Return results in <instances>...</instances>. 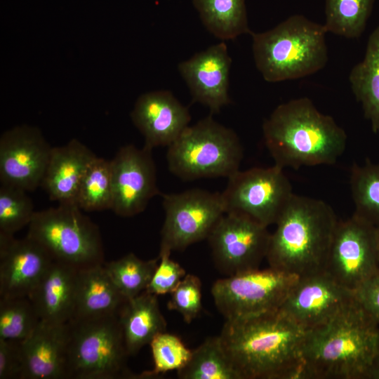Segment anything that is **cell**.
<instances>
[{
    "instance_id": "obj_1",
    "label": "cell",
    "mask_w": 379,
    "mask_h": 379,
    "mask_svg": "<svg viewBox=\"0 0 379 379\" xmlns=\"http://www.w3.org/2000/svg\"><path fill=\"white\" fill-rule=\"evenodd\" d=\"M306 333L278 310L226 319L219 336L241 379H305Z\"/></svg>"
},
{
    "instance_id": "obj_2",
    "label": "cell",
    "mask_w": 379,
    "mask_h": 379,
    "mask_svg": "<svg viewBox=\"0 0 379 379\" xmlns=\"http://www.w3.org/2000/svg\"><path fill=\"white\" fill-rule=\"evenodd\" d=\"M378 340V324L356 299L326 324L307 331L305 378H368Z\"/></svg>"
},
{
    "instance_id": "obj_3",
    "label": "cell",
    "mask_w": 379,
    "mask_h": 379,
    "mask_svg": "<svg viewBox=\"0 0 379 379\" xmlns=\"http://www.w3.org/2000/svg\"><path fill=\"white\" fill-rule=\"evenodd\" d=\"M262 134L274 165L281 168L334 164L347 140L333 118L305 97L279 105L264 121Z\"/></svg>"
},
{
    "instance_id": "obj_4",
    "label": "cell",
    "mask_w": 379,
    "mask_h": 379,
    "mask_svg": "<svg viewBox=\"0 0 379 379\" xmlns=\"http://www.w3.org/2000/svg\"><path fill=\"white\" fill-rule=\"evenodd\" d=\"M338 220L325 201L294 194L271 234L269 267L299 277L324 271Z\"/></svg>"
},
{
    "instance_id": "obj_5",
    "label": "cell",
    "mask_w": 379,
    "mask_h": 379,
    "mask_svg": "<svg viewBox=\"0 0 379 379\" xmlns=\"http://www.w3.org/2000/svg\"><path fill=\"white\" fill-rule=\"evenodd\" d=\"M326 33L324 25L299 14L288 17L270 30L251 32L255 67L268 82L313 74L328 61Z\"/></svg>"
},
{
    "instance_id": "obj_6",
    "label": "cell",
    "mask_w": 379,
    "mask_h": 379,
    "mask_svg": "<svg viewBox=\"0 0 379 379\" xmlns=\"http://www.w3.org/2000/svg\"><path fill=\"white\" fill-rule=\"evenodd\" d=\"M242 158L237 133L211 116L187 126L166 153L169 171L183 180L229 178L239 170Z\"/></svg>"
},
{
    "instance_id": "obj_7",
    "label": "cell",
    "mask_w": 379,
    "mask_h": 379,
    "mask_svg": "<svg viewBox=\"0 0 379 379\" xmlns=\"http://www.w3.org/2000/svg\"><path fill=\"white\" fill-rule=\"evenodd\" d=\"M68 324L65 379L131 376L118 314L72 319Z\"/></svg>"
},
{
    "instance_id": "obj_8",
    "label": "cell",
    "mask_w": 379,
    "mask_h": 379,
    "mask_svg": "<svg viewBox=\"0 0 379 379\" xmlns=\"http://www.w3.org/2000/svg\"><path fill=\"white\" fill-rule=\"evenodd\" d=\"M76 204L35 211L27 237L39 244L53 261L79 270L105 262L98 226Z\"/></svg>"
},
{
    "instance_id": "obj_9",
    "label": "cell",
    "mask_w": 379,
    "mask_h": 379,
    "mask_svg": "<svg viewBox=\"0 0 379 379\" xmlns=\"http://www.w3.org/2000/svg\"><path fill=\"white\" fill-rule=\"evenodd\" d=\"M299 277L269 267L215 281L211 295L226 319L278 310Z\"/></svg>"
},
{
    "instance_id": "obj_10",
    "label": "cell",
    "mask_w": 379,
    "mask_h": 379,
    "mask_svg": "<svg viewBox=\"0 0 379 379\" xmlns=\"http://www.w3.org/2000/svg\"><path fill=\"white\" fill-rule=\"evenodd\" d=\"M221 193L225 213L245 215L268 227L276 225L294 193L281 168L276 165L237 171Z\"/></svg>"
},
{
    "instance_id": "obj_11",
    "label": "cell",
    "mask_w": 379,
    "mask_h": 379,
    "mask_svg": "<svg viewBox=\"0 0 379 379\" xmlns=\"http://www.w3.org/2000/svg\"><path fill=\"white\" fill-rule=\"evenodd\" d=\"M165 219L159 253L184 250L207 239L225 213L221 193L191 189L163 195Z\"/></svg>"
},
{
    "instance_id": "obj_12",
    "label": "cell",
    "mask_w": 379,
    "mask_h": 379,
    "mask_svg": "<svg viewBox=\"0 0 379 379\" xmlns=\"http://www.w3.org/2000/svg\"><path fill=\"white\" fill-rule=\"evenodd\" d=\"M324 272L353 292L378 272L377 227L354 213L338 220Z\"/></svg>"
},
{
    "instance_id": "obj_13",
    "label": "cell",
    "mask_w": 379,
    "mask_h": 379,
    "mask_svg": "<svg viewBox=\"0 0 379 379\" xmlns=\"http://www.w3.org/2000/svg\"><path fill=\"white\" fill-rule=\"evenodd\" d=\"M270 236L267 227L245 215L225 213L207 239L215 265L227 277L258 269L266 259Z\"/></svg>"
},
{
    "instance_id": "obj_14",
    "label": "cell",
    "mask_w": 379,
    "mask_h": 379,
    "mask_svg": "<svg viewBox=\"0 0 379 379\" xmlns=\"http://www.w3.org/2000/svg\"><path fill=\"white\" fill-rule=\"evenodd\" d=\"M152 149L133 145L121 147L110 160L113 190L112 211L131 217L145 211L149 201L160 194Z\"/></svg>"
},
{
    "instance_id": "obj_15",
    "label": "cell",
    "mask_w": 379,
    "mask_h": 379,
    "mask_svg": "<svg viewBox=\"0 0 379 379\" xmlns=\"http://www.w3.org/2000/svg\"><path fill=\"white\" fill-rule=\"evenodd\" d=\"M356 300L324 271L298 277L279 310L305 331L322 326Z\"/></svg>"
},
{
    "instance_id": "obj_16",
    "label": "cell",
    "mask_w": 379,
    "mask_h": 379,
    "mask_svg": "<svg viewBox=\"0 0 379 379\" xmlns=\"http://www.w3.org/2000/svg\"><path fill=\"white\" fill-rule=\"evenodd\" d=\"M52 147L36 127L17 126L0 138V182L26 192L41 186Z\"/></svg>"
},
{
    "instance_id": "obj_17",
    "label": "cell",
    "mask_w": 379,
    "mask_h": 379,
    "mask_svg": "<svg viewBox=\"0 0 379 379\" xmlns=\"http://www.w3.org/2000/svg\"><path fill=\"white\" fill-rule=\"evenodd\" d=\"M231 65L224 41L180 62L178 72L190 90L192 102L206 106L211 113H218L229 105Z\"/></svg>"
},
{
    "instance_id": "obj_18",
    "label": "cell",
    "mask_w": 379,
    "mask_h": 379,
    "mask_svg": "<svg viewBox=\"0 0 379 379\" xmlns=\"http://www.w3.org/2000/svg\"><path fill=\"white\" fill-rule=\"evenodd\" d=\"M52 261L31 238L0 232V298L28 297Z\"/></svg>"
},
{
    "instance_id": "obj_19",
    "label": "cell",
    "mask_w": 379,
    "mask_h": 379,
    "mask_svg": "<svg viewBox=\"0 0 379 379\" xmlns=\"http://www.w3.org/2000/svg\"><path fill=\"white\" fill-rule=\"evenodd\" d=\"M131 117L145 138V147H168L189 126L191 116L168 91H156L141 95L135 102Z\"/></svg>"
},
{
    "instance_id": "obj_20",
    "label": "cell",
    "mask_w": 379,
    "mask_h": 379,
    "mask_svg": "<svg viewBox=\"0 0 379 379\" xmlns=\"http://www.w3.org/2000/svg\"><path fill=\"white\" fill-rule=\"evenodd\" d=\"M69 324L41 320L33 333L22 341V379H65Z\"/></svg>"
},
{
    "instance_id": "obj_21",
    "label": "cell",
    "mask_w": 379,
    "mask_h": 379,
    "mask_svg": "<svg viewBox=\"0 0 379 379\" xmlns=\"http://www.w3.org/2000/svg\"><path fill=\"white\" fill-rule=\"evenodd\" d=\"M96 157L77 139H72L65 145L52 147L41 187L52 201L77 204L84 175Z\"/></svg>"
},
{
    "instance_id": "obj_22",
    "label": "cell",
    "mask_w": 379,
    "mask_h": 379,
    "mask_svg": "<svg viewBox=\"0 0 379 379\" xmlns=\"http://www.w3.org/2000/svg\"><path fill=\"white\" fill-rule=\"evenodd\" d=\"M79 270L52 261L28 296L41 320L65 324L73 317Z\"/></svg>"
},
{
    "instance_id": "obj_23",
    "label": "cell",
    "mask_w": 379,
    "mask_h": 379,
    "mask_svg": "<svg viewBox=\"0 0 379 379\" xmlns=\"http://www.w3.org/2000/svg\"><path fill=\"white\" fill-rule=\"evenodd\" d=\"M118 318L129 356L136 354L166 328L157 295L147 291L126 300L118 313Z\"/></svg>"
},
{
    "instance_id": "obj_24",
    "label": "cell",
    "mask_w": 379,
    "mask_h": 379,
    "mask_svg": "<svg viewBox=\"0 0 379 379\" xmlns=\"http://www.w3.org/2000/svg\"><path fill=\"white\" fill-rule=\"evenodd\" d=\"M103 264L79 270L72 319L118 314L127 300L118 290Z\"/></svg>"
},
{
    "instance_id": "obj_25",
    "label": "cell",
    "mask_w": 379,
    "mask_h": 379,
    "mask_svg": "<svg viewBox=\"0 0 379 379\" xmlns=\"http://www.w3.org/2000/svg\"><path fill=\"white\" fill-rule=\"evenodd\" d=\"M349 80L372 131L379 133V25L370 34L364 57L353 67Z\"/></svg>"
},
{
    "instance_id": "obj_26",
    "label": "cell",
    "mask_w": 379,
    "mask_h": 379,
    "mask_svg": "<svg viewBox=\"0 0 379 379\" xmlns=\"http://www.w3.org/2000/svg\"><path fill=\"white\" fill-rule=\"evenodd\" d=\"M206 29L215 37L233 40L251 34L244 0H192Z\"/></svg>"
},
{
    "instance_id": "obj_27",
    "label": "cell",
    "mask_w": 379,
    "mask_h": 379,
    "mask_svg": "<svg viewBox=\"0 0 379 379\" xmlns=\"http://www.w3.org/2000/svg\"><path fill=\"white\" fill-rule=\"evenodd\" d=\"M177 373L181 379H241L219 335L207 338L194 350L188 363Z\"/></svg>"
},
{
    "instance_id": "obj_28",
    "label": "cell",
    "mask_w": 379,
    "mask_h": 379,
    "mask_svg": "<svg viewBox=\"0 0 379 379\" xmlns=\"http://www.w3.org/2000/svg\"><path fill=\"white\" fill-rule=\"evenodd\" d=\"M375 0H325L327 32L347 39L359 37L364 31Z\"/></svg>"
},
{
    "instance_id": "obj_29",
    "label": "cell",
    "mask_w": 379,
    "mask_h": 379,
    "mask_svg": "<svg viewBox=\"0 0 379 379\" xmlns=\"http://www.w3.org/2000/svg\"><path fill=\"white\" fill-rule=\"evenodd\" d=\"M77 204L85 211L112 209L113 190L110 161L96 157L81 182Z\"/></svg>"
},
{
    "instance_id": "obj_30",
    "label": "cell",
    "mask_w": 379,
    "mask_h": 379,
    "mask_svg": "<svg viewBox=\"0 0 379 379\" xmlns=\"http://www.w3.org/2000/svg\"><path fill=\"white\" fill-rule=\"evenodd\" d=\"M159 257L143 260L130 253L103 265L112 281L126 299L133 298L143 291L151 281Z\"/></svg>"
},
{
    "instance_id": "obj_31",
    "label": "cell",
    "mask_w": 379,
    "mask_h": 379,
    "mask_svg": "<svg viewBox=\"0 0 379 379\" xmlns=\"http://www.w3.org/2000/svg\"><path fill=\"white\" fill-rule=\"evenodd\" d=\"M354 214L379 226V162L354 164L350 172Z\"/></svg>"
},
{
    "instance_id": "obj_32",
    "label": "cell",
    "mask_w": 379,
    "mask_h": 379,
    "mask_svg": "<svg viewBox=\"0 0 379 379\" xmlns=\"http://www.w3.org/2000/svg\"><path fill=\"white\" fill-rule=\"evenodd\" d=\"M40 321L29 297L0 298V338L23 341Z\"/></svg>"
},
{
    "instance_id": "obj_33",
    "label": "cell",
    "mask_w": 379,
    "mask_h": 379,
    "mask_svg": "<svg viewBox=\"0 0 379 379\" xmlns=\"http://www.w3.org/2000/svg\"><path fill=\"white\" fill-rule=\"evenodd\" d=\"M35 211L24 190L1 184L0 232L14 234L30 223Z\"/></svg>"
},
{
    "instance_id": "obj_34",
    "label": "cell",
    "mask_w": 379,
    "mask_h": 379,
    "mask_svg": "<svg viewBox=\"0 0 379 379\" xmlns=\"http://www.w3.org/2000/svg\"><path fill=\"white\" fill-rule=\"evenodd\" d=\"M154 361V368L142 376H152L171 371H179L190 361L192 351L179 337L166 333L157 334L149 343Z\"/></svg>"
},
{
    "instance_id": "obj_35",
    "label": "cell",
    "mask_w": 379,
    "mask_h": 379,
    "mask_svg": "<svg viewBox=\"0 0 379 379\" xmlns=\"http://www.w3.org/2000/svg\"><path fill=\"white\" fill-rule=\"evenodd\" d=\"M167 306L168 310L178 312L186 323H191L202 310L199 278L194 274H186L171 293Z\"/></svg>"
},
{
    "instance_id": "obj_36",
    "label": "cell",
    "mask_w": 379,
    "mask_h": 379,
    "mask_svg": "<svg viewBox=\"0 0 379 379\" xmlns=\"http://www.w3.org/2000/svg\"><path fill=\"white\" fill-rule=\"evenodd\" d=\"M171 253L159 254V261L147 288L157 295L171 293L185 277V269L170 258Z\"/></svg>"
},
{
    "instance_id": "obj_37",
    "label": "cell",
    "mask_w": 379,
    "mask_h": 379,
    "mask_svg": "<svg viewBox=\"0 0 379 379\" xmlns=\"http://www.w3.org/2000/svg\"><path fill=\"white\" fill-rule=\"evenodd\" d=\"M22 341L0 338V379H22Z\"/></svg>"
},
{
    "instance_id": "obj_38",
    "label": "cell",
    "mask_w": 379,
    "mask_h": 379,
    "mask_svg": "<svg viewBox=\"0 0 379 379\" xmlns=\"http://www.w3.org/2000/svg\"><path fill=\"white\" fill-rule=\"evenodd\" d=\"M354 293L358 302L379 325V272Z\"/></svg>"
},
{
    "instance_id": "obj_39",
    "label": "cell",
    "mask_w": 379,
    "mask_h": 379,
    "mask_svg": "<svg viewBox=\"0 0 379 379\" xmlns=\"http://www.w3.org/2000/svg\"><path fill=\"white\" fill-rule=\"evenodd\" d=\"M368 379H379V340Z\"/></svg>"
},
{
    "instance_id": "obj_40",
    "label": "cell",
    "mask_w": 379,
    "mask_h": 379,
    "mask_svg": "<svg viewBox=\"0 0 379 379\" xmlns=\"http://www.w3.org/2000/svg\"><path fill=\"white\" fill-rule=\"evenodd\" d=\"M377 227V236H378V249H379V226Z\"/></svg>"
}]
</instances>
